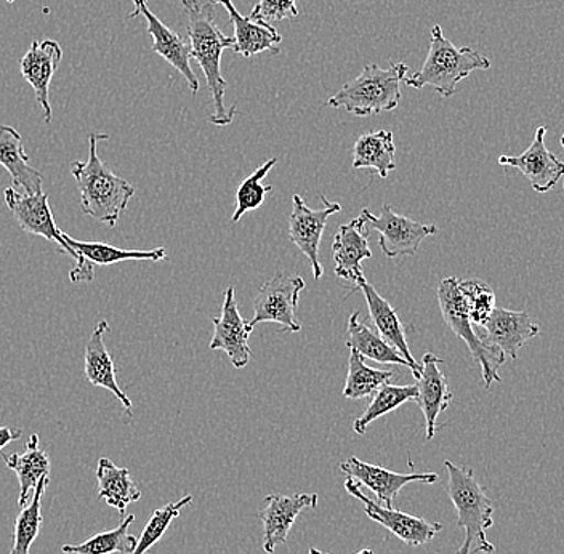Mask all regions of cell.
<instances>
[{
	"instance_id": "cell-8",
	"label": "cell",
	"mask_w": 564,
	"mask_h": 554,
	"mask_svg": "<svg viewBox=\"0 0 564 554\" xmlns=\"http://www.w3.org/2000/svg\"><path fill=\"white\" fill-rule=\"evenodd\" d=\"M359 217L368 224L369 228L379 232V246L388 259L415 256L422 242L438 232V226L411 220L393 211L388 204L382 207L379 215L370 214L369 208H362Z\"/></svg>"
},
{
	"instance_id": "cell-32",
	"label": "cell",
	"mask_w": 564,
	"mask_h": 554,
	"mask_svg": "<svg viewBox=\"0 0 564 554\" xmlns=\"http://www.w3.org/2000/svg\"><path fill=\"white\" fill-rule=\"evenodd\" d=\"M133 521H135V517L129 514L118 528L100 532L79 545H63L62 552L66 554H132L137 546V540H139L129 532Z\"/></svg>"
},
{
	"instance_id": "cell-29",
	"label": "cell",
	"mask_w": 564,
	"mask_h": 554,
	"mask_svg": "<svg viewBox=\"0 0 564 554\" xmlns=\"http://www.w3.org/2000/svg\"><path fill=\"white\" fill-rule=\"evenodd\" d=\"M393 133L388 130L365 133L352 146V169H373L380 178H387L397 169Z\"/></svg>"
},
{
	"instance_id": "cell-20",
	"label": "cell",
	"mask_w": 564,
	"mask_h": 554,
	"mask_svg": "<svg viewBox=\"0 0 564 554\" xmlns=\"http://www.w3.org/2000/svg\"><path fill=\"white\" fill-rule=\"evenodd\" d=\"M369 226L361 217L341 225L333 242L334 271L337 278L356 285L365 278L361 263L372 257L369 247Z\"/></svg>"
},
{
	"instance_id": "cell-28",
	"label": "cell",
	"mask_w": 564,
	"mask_h": 554,
	"mask_svg": "<svg viewBox=\"0 0 564 554\" xmlns=\"http://www.w3.org/2000/svg\"><path fill=\"white\" fill-rule=\"evenodd\" d=\"M347 347L351 351L358 352L362 359H370V361L379 362V365H398L411 369L400 351L391 347L387 340H383L379 332H373L368 324L359 321L358 312L352 313L350 319H348Z\"/></svg>"
},
{
	"instance_id": "cell-40",
	"label": "cell",
	"mask_w": 564,
	"mask_h": 554,
	"mask_svg": "<svg viewBox=\"0 0 564 554\" xmlns=\"http://www.w3.org/2000/svg\"><path fill=\"white\" fill-rule=\"evenodd\" d=\"M562 146L564 148V133H563V137H562Z\"/></svg>"
},
{
	"instance_id": "cell-9",
	"label": "cell",
	"mask_w": 564,
	"mask_h": 554,
	"mask_svg": "<svg viewBox=\"0 0 564 554\" xmlns=\"http://www.w3.org/2000/svg\"><path fill=\"white\" fill-rule=\"evenodd\" d=\"M345 489L351 497L365 504L366 514L370 520L383 525L394 537L400 539L408 546L417 548V546L426 545L435 539L440 531H443V524H440V522L412 517V514L394 510L393 507H383V504L377 503L376 500L369 499L368 496L362 493L361 485H358L355 479H345Z\"/></svg>"
},
{
	"instance_id": "cell-36",
	"label": "cell",
	"mask_w": 564,
	"mask_h": 554,
	"mask_svg": "<svg viewBox=\"0 0 564 554\" xmlns=\"http://www.w3.org/2000/svg\"><path fill=\"white\" fill-rule=\"evenodd\" d=\"M458 289L467 303L471 323L478 327L485 326L486 321L496 308V294L492 289L478 279H470V281L458 279Z\"/></svg>"
},
{
	"instance_id": "cell-30",
	"label": "cell",
	"mask_w": 564,
	"mask_h": 554,
	"mask_svg": "<svg viewBox=\"0 0 564 554\" xmlns=\"http://www.w3.org/2000/svg\"><path fill=\"white\" fill-rule=\"evenodd\" d=\"M417 399V384H391L387 383L377 391L369 402L368 409L352 423L356 434H365L370 423L382 419L383 415L397 411L398 408L409 401Z\"/></svg>"
},
{
	"instance_id": "cell-33",
	"label": "cell",
	"mask_w": 564,
	"mask_h": 554,
	"mask_svg": "<svg viewBox=\"0 0 564 554\" xmlns=\"http://www.w3.org/2000/svg\"><path fill=\"white\" fill-rule=\"evenodd\" d=\"M393 377L394 372L391 370L373 369L366 365L365 359L358 352L351 351L350 359H348L347 381H345L341 394L352 401L373 397L383 384L390 383Z\"/></svg>"
},
{
	"instance_id": "cell-27",
	"label": "cell",
	"mask_w": 564,
	"mask_h": 554,
	"mask_svg": "<svg viewBox=\"0 0 564 554\" xmlns=\"http://www.w3.org/2000/svg\"><path fill=\"white\" fill-rule=\"evenodd\" d=\"M98 500H105L106 504L116 508L119 513H126L129 504L139 502L141 490L133 482L127 468L118 467L108 457H101L97 467Z\"/></svg>"
},
{
	"instance_id": "cell-25",
	"label": "cell",
	"mask_w": 564,
	"mask_h": 554,
	"mask_svg": "<svg viewBox=\"0 0 564 554\" xmlns=\"http://www.w3.org/2000/svg\"><path fill=\"white\" fill-rule=\"evenodd\" d=\"M0 165L12 176L13 185L26 194L42 193L44 176L31 167L24 153L23 137L12 126H0Z\"/></svg>"
},
{
	"instance_id": "cell-7",
	"label": "cell",
	"mask_w": 564,
	"mask_h": 554,
	"mask_svg": "<svg viewBox=\"0 0 564 554\" xmlns=\"http://www.w3.org/2000/svg\"><path fill=\"white\" fill-rule=\"evenodd\" d=\"M303 289L305 281L297 274L280 273L268 279L253 300V319L247 323L250 329H256L262 323H276L282 330H302L295 319V312Z\"/></svg>"
},
{
	"instance_id": "cell-6",
	"label": "cell",
	"mask_w": 564,
	"mask_h": 554,
	"mask_svg": "<svg viewBox=\"0 0 564 554\" xmlns=\"http://www.w3.org/2000/svg\"><path fill=\"white\" fill-rule=\"evenodd\" d=\"M438 302L444 323L449 329L465 341L470 355L481 367L482 381L486 390L492 387V383H500L502 379L499 376L500 366L506 362L507 356L499 348L486 344L479 332L475 330V324L471 323L468 314L467 303L458 289L457 278H446L438 285Z\"/></svg>"
},
{
	"instance_id": "cell-35",
	"label": "cell",
	"mask_w": 564,
	"mask_h": 554,
	"mask_svg": "<svg viewBox=\"0 0 564 554\" xmlns=\"http://www.w3.org/2000/svg\"><path fill=\"white\" fill-rule=\"evenodd\" d=\"M192 502L193 496H185L182 497V499L176 500V502L167 503L165 507L158 508V510L151 514L147 525H144L143 532H141V537L137 540V546L132 554H147L150 552V550L156 545L159 540L164 537L165 532L171 528L172 521L180 517L183 508L188 507Z\"/></svg>"
},
{
	"instance_id": "cell-19",
	"label": "cell",
	"mask_w": 564,
	"mask_h": 554,
	"mask_svg": "<svg viewBox=\"0 0 564 554\" xmlns=\"http://www.w3.org/2000/svg\"><path fill=\"white\" fill-rule=\"evenodd\" d=\"M539 334H541V327L527 312H511L506 308H494L491 316L479 332L486 344L499 348L513 361H517L518 351Z\"/></svg>"
},
{
	"instance_id": "cell-5",
	"label": "cell",
	"mask_w": 564,
	"mask_h": 554,
	"mask_svg": "<svg viewBox=\"0 0 564 554\" xmlns=\"http://www.w3.org/2000/svg\"><path fill=\"white\" fill-rule=\"evenodd\" d=\"M409 66L405 63H393L383 69L379 65L366 66L351 83L345 84L337 94L327 100L330 108H344L358 118L393 111L401 101V83Z\"/></svg>"
},
{
	"instance_id": "cell-34",
	"label": "cell",
	"mask_w": 564,
	"mask_h": 554,
	"mask_svg": "<svg viewBox=\"0 0 564 554\" xmlns=\"http://www.w3.org/2000/svg\"><path fill=\"white\" fill-rule=\"evenodd\" d=\"M278 159L273 157L270 161L264 162L259 169L252 172L245 182L239 185L236 191V210L232 214V224H238L247 211L257 210L262 207L264 203V196L273 191V186L263 185V180L270 174L271 169L276 165Z\"/></svg>"
},
{
	"instance_id": "cell-21",
	"label": "cell",
	"mask_w": 564,
	"mask_h": 554,
	"mask_svg": "<svg viewBox=\"0 0 564 554\" xmlns=\"http://www.w3.org/2000/svg\"><path fill=\"white\" fill-rule=\"evenodd\" d=\"M443 359L436 358L433 352H426L422 359V372L417 379V401L426 423V439H433L436 433V422L453 401L454 394L449 390L446 376L440 369Z\"/></svg>"
},
{
	"instance_id": "cell-22",
	"label": "cell",
	"mask_w": 564,
	"mask_h": 554,
	"mask_svg": "<svg viewBox=\"0 0 564 554\" xmlns=\"http://www.w3.org/2000/svg\"><path fill=\"white\" fill-rule=\"evenodd\" d=\"M109 332L108 321H100L91 332L86 345V356H84V372L88 383L94 387L105 388L109 393L115 394L122 402L129 416L132 415V401L123 393L116 379V366L112 361L111 352L108 351L105 344V335Z\"/></svg>"
},
{
	"instance_id": "cell-12",
	"label": "cell",
	"mask_w": 564,
	"mask_h": 554,
	"mask_svg": "<svg viewBox=\"0 0 564 554\" xmlns=\"http://www.w3.org/2000/svg\"><path fill=\"white\" fill-rule=\"evenodd\" d=\"M319 503L317 493H271L264 499L262 510L259 511L260 521L263 524V550L273 554L278 545H285L300 514L306 510H313Z\"/></svg>"
},
{
	"instance_id": "cell-11",
	"label": "cell",
	"mask_w": 564,
	"mask_h": 554,
	"mask_svg": "<svg viewBox=\"0 0 564 554\" xmlns=\"http://www.w3.org/2000/svg\"><path fill=\"white\" fill-rule=\"evenodd\" d=\"M7 207L12 211L13 217L28 235L41 236L48 242L58 243L59 252L68 253L73 259L79 260L77 252L66 243L63 238V231L55 224L51 200L47 194H26L20 193L17 188H7L3 193Z\"/></svg>"
},
{
	"instance_id": "cell-1",
	"label": "cell",
	"mask_w": 564,
	"mask_h": 554,
	"mask_svg": "<svg viewBox=\"0 0 564 554\" xmlns=\"http://www.w3.org/2000/svg\"><path fill=\"white\" fill-rule=\"evenodd\" d=\"M188 17V37L192 45V58L196 59L206 76L212 95V112L209 121L214 126H229L238 106L225 105V91L228 83L221 76V55L227 48L235 47V37H227L217 24L214 3L199 0H180Z\"/></svg>"
},
{
	"instance_id": "cell-18",
	"label": "cell",
	"mask_w": 564,
	"mask_h": 554,
	"mask_svg": "<svg viewBox=\"0 0 564 554\" xmlns=\"http://www.w3.org/2000/svg\"><path fill=\"white\" fill-rule=\"evenodd\" d=\"M62 59V45L51 39L42 42L34 41L30 51L21 59V76L33 87L35 100L44 111L45 123H51L53 119L51 84Z\"/></svg>"
},
{
	"instance_id": "cell-39",
	"label": "cell",
	"mask_w": 564,
	"mask_h": 554,
	"mask_svg": "<svg viewBox=\"0 0 564 554\" xmlns=\"http://www.w3.org/2000/svg\"><path fill=\"white\" fill-rule=\"evenodd\" d=\"M308 554H330V553L321 552V550H317V548H315V546H312V548H310ZM355 554H373V552H372V550H361V552H358Z\"/></svg>"
},
{
	"instance_id": "cell-31",
	"label": "cell",
	"mask_w": 564,
	"mask_h": 554,
	"mask_svg": "<svg viewBox=\"0 0 564 554\" xmlns=\"http://www.w3.org/2000/svg\"><path fill=\"white\" fill-rule=\"evenodd\" d=\"M51 485V476H45L35 486L33 499L21 508L20 514L17 517L15 528H13V546L9 554H31L30 550L41 532L42 518V497Z\"/></svg>"
},
{
	"instance_id": "cell-26",
	"label": "cell",
	"mask_w": 564,
	"mask_h": 554,
	"mask_svg": "<svg viewBox=\"0 0 564 554\" xmlns=\"http://www.w3.org/2000/svg\"><path fill=\"white\" fill-rule=\"evenodd\" d=\"M2 457L3 464L15 472L18 482H20L18 504L20 508L26 507L30 502V493L33 492L39 481L45 476H51V458H48L47 452L39 446L37 434H31L23 454H3Z\"/></svg>"
},
{
	"instance_id": "cell-15",
	"label": "cell",
	"mask_w": 564,
	"mask_h": 554,
	"mask_svg": "<svg viewBox=\"0 0 564 554\" xmlns=\"http://www.w3.org/2000/svg\"><path fill=\"white\" fill-rule=\"evenodd\" d=\"M340 471L347 475V478L355 479L358 485L369 487L376 493L377 503L388 508L393 507L400 490L411 482L435 485L438 481L436 472L401 475V472L390 471V469L377 467V465L366 464L358 457H348L347 460L341 461Z\"/></svg>"
},
{
	"instance_id": "cell-16",
	"label": "cell",
	"mask_w": 564,
	"mask_h": 554,
	"mask_svg": "<svg viewBox=\"0 0 564 554\" xmlns=\"http://www.w3.org/2000/svg\"><path fill=\"white\" fill-rule=\"evenodd\" d=\"M63 238H65L70 249L79 256V260L76 261V267L69 271V281L74 282V284L94 281V264L111 267V264L129 260L162 261L167 259V252H165L164 247H159V249L153 250L119 249V247L109 246V243L106 242L77 241V239H73L69 235H66L65 231H63Z\"/></svg>"
},
{
	"instance_id": "cell-37",
	"label": "cell",
	"mask_w": 564,
	"mask_h": 554,
	"mask_svg": "<svg viewBox=\"0 0 564 554\" xmlns=\"http://www.w3.org/2000/svg\"><path fill=\"white\" fill-rule=\"evenodd\" d=\"M299 17V7L295 0H260L252 12L250 20H260L273 24V21L289 20Z\"/></svg>"
},
{
	"instance_id": "cell-17",
	"label": "cell",
	"mask_w": 564,
	"mask_h": 554,
	"mask_svg": "<svg viewBox=\"0 0 564 554\" xmlns=\"http://www.w3.org/2000/svg\"><path fill=\"white\" fill-rule=\"evenodd\" d=\"M546 127L535 130L534 140L521 156H500L502 167L518 169L531 183L535 193H549L564 176V162L545 146Z\"/></svg>"
},
{
	"instance_id": "cell-14",
	"label": "cell",
	"mask_w": 564,
	"mask_h": 554,
	"mask_svg": "<svg viewBox=\"0 0 564 554\" xmlns=\"http://www.w3.org/2000/svg\"><path fill=\"white\" fill-rule=\"evenodd\" d=\"M212 324H214V337L209 345L212 351L220 349L227 352L229 361L236 369H242L249 365L252 358L249 335L252 334V329L239 313L235 287H228L225 292L221 314L218 317H212Z\"/></svg>"
},
{
	"instance_id": "cell-38",
	"label": "cell",
	"mask_w": 564,
	"mask_h": 554,
	"mask_svg": "<svg viewBox=\"0 0 564 554\" xmlns=\"http://www.w3.org/2000/svg\"><path fill=\"white\" fill-rule=\"evenodd\" d=\"M23 432L20 428H12V426H0V450L6 449L13 441L20 439Z\"/></svg>"
},
{
	"instance_id": "cell-10",
	"label": "cell",
	"mask_w": 564,
	"mask_h": 554,
	"mask_svg": "<svg viewBox=\"0 0 564 554\" xmlns=\"http://www.w3.org/2000/svg\"><path fill=\"white\" fill-rule=\"evenodd\" d=\"M319 197L323 199L324 207L321 210H313L306 206L302 196L294 194L292 197L294 207L289 217V238L312 263L313 278L316 281H319L324 274V268L319 260L321 238H323L330 215L341 210L340 204L330 203L324 194H319Z\"/></svg>"
},
{
	"instance_id": "cell-13",
	"label": "cell",
	"mask_w": 564,
	"mask_h": 554,
	"mask_svg": "<svg viewBox=\"0 0 564 554\" xmlns=\"http://www.w3.org/2000/svg\"><path fill=\"white\" fill-rule=\"evenodd\" d=\"M135 10L130 13L129 18L143 17L147 20L148 34L153 37V52L165 59L169 65L174 66L186 83L193 95L199 91V80L192 68V45L182 35L175 33L171 28L165 26L161 20L148 7L147 0H133Z\"/></svg>"
},
{
	"instance_id": "cell-4",
	"label": "cell",
	"mask_w": 564,
	"mask_h": 554,
	"mask_svg": "<svg viewBox=\"0 0 564 554\" xmlns=\"http://www.w3.org/2000/svg\"><path fill=\"white\" fill-rule=\"evenodd\" d=\"M491 68V59L471 47H456L444 37L443 28L435 24L430 33V51L422 69L405 79L411 88L432 87L441 97L451 98L457 91L458 83L467 79L475 70Z\"/></svg>"
},
{
	"instance_id": "cell-2",
	"label": "cell",
	"mask_w": 564,
	"mask_h": 554,
	"mask_svg": "<svg viewBox=\"0 0 564 554\" xmlns=\"http://www.w3.org/2000/svg\"><path fill=\"white\" fill-rule=\"evenodd\" d=\"M108 139L106 133H90L88 159L86 162H73L70 175L79 188L84 214L112 228L135 196V188L116 175L98 156V141Z\"/></svg>"
},
{
	"instance_id": "cell-24",
	"label": "cell",
	"mask_w": 564,
	"mask_h": 554,
	"mask_svg": "<svg viewBox=\"0 0 564 554\" xmlns=\"http://www.w3.org/2000/svg\"><path fill=\"white\" fill-rule=\"evenodd\" d=\"M214 2L227 10L229 21L235 26V47H232V51L247 59L263 52H271L274 55L281 52L282 35L278 33L273 24L242 17L232 6V0H214Z\"/></svg>"
},
{
	"instance_id": "cell-23",
	"label": "cell",
	"mask_w": 564,
	"mask_h": 554,
	"mask_svg": "<svg viewBox=\"0 0 564 554\" xmlns=\"http://www.w3.org/2000/svg\"><path fill=\"white\" fill-rule=\"evenodd\" d=\"M355 291H362V294L366 296V303H368L370 321H372L377 332L382 335L383 340H387L391 347L400 351V355L403 356L405 361L409 362V366H411L412 376L419 379V377H421L422 366L415 361L414 355H412L411 349H409L403 323H401L400 316L394 312L393 306H391L366 279H362V281L356 285Z\"/></svg>"
},
{
	"instance_id": "cell-3",
	"label": "cell",
	"mask_w": 564,
	"mask_h": 554,
	"mask_svg": "<svg viewBox=\"0 0 564 554\" xmlns=\"http://www.w3.org/2000/svg\"><path fill=\"white\" fill-rule=\"evenodd\" d=\"M447 469V493L457 511V525L465 531L464 543L457 554H492L496 546L486 539V531L494 525V503L485 487L475 479L474 469L457 467L444 461Z\"/></svg>"
}]
</instances>
